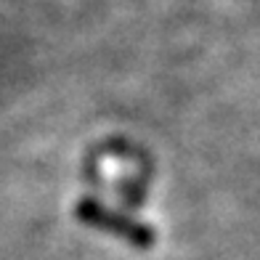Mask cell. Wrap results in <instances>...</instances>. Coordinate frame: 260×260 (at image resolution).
Segmentation results:
<instances>
[{
  "instance_id": "cell-1",
  "label": "cell",
  "mask_w": 260,
  "mask_h": 260,
  "mask_svg": "<svg viewBox=\"0 0 260 260\" xmlns=\"http://www.w3.org/2000/svg\"><path fill=\"white\" fill-rule=\"evenodd\" d=\"M77 218L90 223V226H96V229H104V231H112L117 236H122V239L133 242L136 247H149L157 239L154 231L149 226H144V223H138V220H130V218L120 215V212H114V210H104L99 202H93V199H80L77 202Z\"/></svg>"
}]
</instances>
